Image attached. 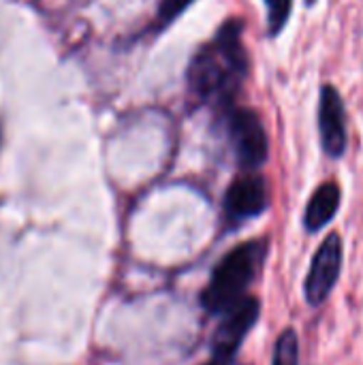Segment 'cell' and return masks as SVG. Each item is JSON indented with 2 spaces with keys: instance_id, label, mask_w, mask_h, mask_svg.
Wrapping results in <instances>:
<instances>
[{
  "instance_id": "1",
  "label": "cell",
  "mask_w": 363,
  "mask_h": 365,
  "mask_svg": "<svg viewBox=\"0 0 363 365\" xmlns=\"http://www.w3.org/2000/svg\"><path fill=\"white\" fill-rule=\"evenodd\" d=\"M242 21L229 19L216 36L203 45L188 66L190 94L201 103L229 105L237 94L246 73L248 56L242 45Z\"/></svg>"
},
{
  "instance_id": "2",
  "label": "cell",
  "mask_w": 363,
  "mask_h": 365,
  "mask_svg": "<svg viewBox=\"0 0 363 365\" xmlns=\"http://www.w3.org/2000/svg\"><path fill=\"white\" fill-rule=\"evenodd\" d=\"M267 255L265 240H250L227 252L214 267L212 278L201 293V306L210 314H223L246 297L248 287L261 272Z\"/></svg>"
},
{
  "instance_id": "3",
  "label": "cell",
  "mask_w": 363,
  "mask_h": 365,
  "mask_svg": "<svg viewBox=\"0 0 363 365\" xmlns=\"http://www.w3.org/2000/svg\"><path fill=\"white\" fill-rule=\"evenodd\" d=\"M227 135L242 169L255 171L267 160V133L252 109H231L227 113Z\"/></svg>"
},
{
  "instance_id": "4",
  "label": "cell",
  "mask_w": 363,
  "mask_h": 365,
  "mask_svg": "<svg viewBox=\"0 0 363 365\" xmlns=\"http://www.w3.org/2000/svg\"><path fill=\"white\" fill-rule=\"evenodd\" d=\"M342 263H344V244L340 233H329L319 250L312 257L306 282H304V297L308 306L319 308L323 306L332 291L336 289L340 274H342Z\"/></svg>"
},
{
  "instance_id": "5",
  "label": "cell",
  "mask_w": 363,
  "mask_h": 365,
  "mask_svg": "<svg viewBox=\"0 0 363 365\" xmlns=\"http://www.w3.org/2000/svg\"><path fill=\"white\" fill-rule=\"evenodd\" d=\"M261 312V304L255 297H242L235 306L223 312V321L218 323L212 338L214 361L229 365L235 357L237 349L246 340L248 331L257 325Z\"/></svg>"
},
{
  "instance_id": "6",
  "label": "cell",
  "mask_w": 363,
  "mask_h": 365,
  "mask_svg": "<svg viewBox=\"0 0 363 365\" xmlns=\"http://www.w3.org/2000/svg\"><path fill=\"white\" fill-rule=\"evenodd\" d=\"M267 207V184L261 175L248 171L231 182L225 195V214L231 222L257 218Z\"/></svg>"
},
{
  "instance_id": "7",
  "label": "cell",
  "mask_w": 363,
  "mask_h": 365,
  "mask_svg": "<svg viewBox=\"0 0 363 365\" xmlns=\"http://www.w3.org/2000/svg\"><path fill=\"white\" fill-rule=\"evenodd\" d=\"M319 130L327 156L340 158L347 150V124L342 96L334 86H323L319 101Z\"/></svg>"
},
{
  "instance_id": "8",
  "label": "cell",
  "mask_w": 363,
  "mask_h": 365,
  "mask_svg": "<svg viewBox=\"0 0 363 365\" xmlns=\"http://www.w3.org/2000/svg\"><path fill=\"white\" fill-rule=\"evenodd\" d=\"M340 201H342V192L340 186L336 182H325L321 184L315 195L310 197L306 212H304V227L308 233H317L321 229H325L334 216L340 210Z\"/></svg>"
},
{
  "instance_id": "9",
  "label": "cell",
  "mask_w": 363,
  "mask_h": 365,
  "mask_svg": "<svg viewBox=\"0 0 363 365\" xmlns=\"http://www.w3.org/2000/svg\"><path fill=\"white\" fill-rule=\"evenodd\" d=\"M272 365H300V338L295 329H285L274 346Z\"/></svg>"
},
{
  "instance_id": "10",
  "label": "cell",
  "mask_w": 363,
  "mask_h": 365,
  "mask_svg": "<svg viewBox=\"0 0 363 365\" xmlns=\"http://www.w3.org/2000/svg\"><path fill=\"white\" fill-rule=\"evenodd\" d=\"M265 6H267V28H270V34L276 36L287 26V21H289L293 0H265Z\"/></svg>"
},
{
  "instance_id": "11",
  "label": "cell",
  "mask_w": 363,
  "mask_h": 365,
  "mask_svg": "<svg viewBox=\"0 0 363 365\" xmlns=\"http://www.w3.org/2000/svg\"><path fill=\"white\" fill-rule=\"evenodd\" d=\"M195 0H163L160 2V9H158V17L163 24H169L173 21L182 11H186Z\"/></svg>"
},
{
  "instance_id": "12",
  "label": "cell",
  "mask_w": 363,
  "mask_h": 365,
  "mask_svg": "<svg viewBox=\"0 0 363 365\" xmlns=\"http://www.w3.org/2000/svg\"><path fill=\"white\" fill-rule=\"evenodd\" d=\"M315 2H317V0H306V4H308V6H312Z\"/></svg>"
},
{
  "instance_id": "13",
  "label": "cell",
  "mask_w": 363,
  "mask_h": 365,
  "mask_svg": "<svg viewBox=\"0 0 363 365\" xmlns=\"http://www.w3.org/2000/svg\"><path fill=\"white\" fill-rule=\"evenodd\" d=\"M210 365H225V364H218V361H212V364Z\"/></svg>"
}]
</instances>
